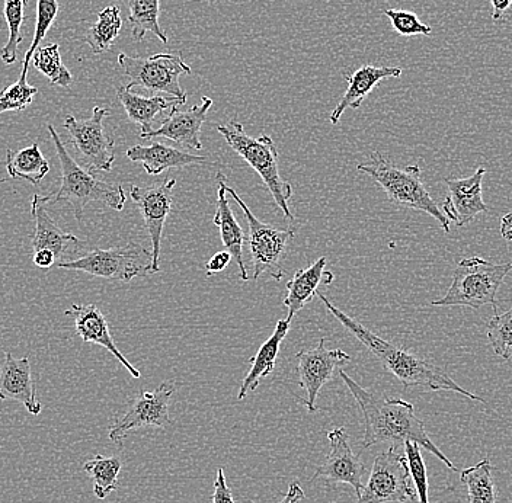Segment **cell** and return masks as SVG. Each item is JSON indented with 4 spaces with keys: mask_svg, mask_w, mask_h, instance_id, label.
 I'll use <instances>...</instances> for the list:
<instances>
[{
    "mask_svg": "<svg viewBox=\"0 0 512 503\" xmlns=\"http://www.w3.org/2000/svg\"><path fill=\"white\" fill-rule=\"evenodd\" d=\"M6 171L11 179H24L32 185H40L50 172V163L44 158L38 143H34L16 153L8 150Z\"/></svg>",
    "mask_w": 512,
    "mask_h": 503,
    "instance_id": "4316f807",
    "label": "cell"
},
{
    "mask_svg": "<svg viewBox=\"0 0 512 503\" xmlns=\"http://www.w3.org/2000/svg\"><path fill=\"white\" fill-rule=\"evenodd\" d=\"M339 377L344 380L345 386L363 413L366 428L361 450H368L383 442H392L399 447L406 441H412L428 453L434 454L448 469L457 472L456 466L448 460L446 454L431 441L424 422L415 415L412 403L402 399H384L379 394L371 393L352 380L344 370L339 371Z\"/></svg>",
    "mask_w": 512,
    "mask_h": 503,
    "instance_id": "6da1fadb",
    "label": "cell"
},
{
    "mask_svg": "<svg viewBox=\"0 0 512 503\" xmlns=\"http://www.w3.org/2000/svg\"><path fill=\"white\" fill-rule=\"evenodd\" d=\"M57 267L82 271L94 277L130 283L136 277L152 274L153 256L136 242L111 249H95L73 261L57 262Z\"/></svg>",
    "mask_w": 512,
    "mask_h": 503,
    "instance_id": "52a82bcc",
    "label": "cell"
},
{
    "mask_svg": "<svg viewBox=\"0 0 512 503\" xmlns=\"http://www.w3.org/2000/svg\"><path fill=\"white\" fill-rule=\"evenodd\" d=\"M328 440L331 451L325 463L316 470L312 482L316 479H325L331 485H350L355 490L357 498H360L361 490L364 488L363 476L366 466L352 451L347 431L338 426L328 432Z\"/></svg>",
    "mask_w": 512,
    "mask_h": 503,
    "instance_id": "9a60e30c",
    "label": "cell"
},
{
    "mask_svg": "<svg viewBox=\"0 0 512 503\" xmlns=\"http://www.w3.org/2000/svg\"><path fill=\"white\" fill-rule=\"evenodd\" d=\"M35 69L50 80L51 85L70 88L73 83L72 73L64 66L60 46L57 43L38 47L32 56Z\"/></svg>",
    "mask_w": 512,
    "mask_h": 503,
    "instance_id": "1f68e13d",
    "label": "cell"
},
{
    "mask_svg": "<svg viewBox=\"0 0 512 503\" xmlns=\"http://www.w3.org/2000/svg\"><path fill=\"white\" fill-rule=\"evenodd\" d=\"M211 107H213V99L203 96L200 104L194 105L191 110L182 112L179 111V107L171 108V112L163 118L159 128H153L149 133L140 134V137L144 140H171L181 147L201 150L203 143L200 140V131L203 124L206 123Z\"/></svg>",
    "mask_w": 512,
    "mask_h": 503,
    "instance_id": "2e32d148",
    "label": "cell"
},
{
    "mask_svg": "<svg viewBox=\"0 0 512 503\" xmlns=\"http://www.w3.org/2000/svg\"><path fill=\"white\" fill-rule=\"evenodd\" d=\"M501 236L512 242V210L501 219Z\"/></svg>",
    "mask_w": 512,
    "mask_h": 503,
    "instance_id": "ee69618b",
    "label": "cell"
},
{
    "mask_svg": "<svg viewBox=\"0 0 512 503\" xmlns=\"http://www.w3.org/2000/svg\"><path fill=\"white\" fill-rule=\"evenodd\" d=\"M408 460L400 453L398 445L374 458L373 469L367 485L361 490L357 503H406L416 498L415 489L409 483Z\"/></svg>",
    "mask_w": 512,
    "mask_h": 503,
    "instance_id": "8fae6325",
    "label": "cell"
},
{
    "mask_svg": "<svg viewBox=\"0 0 512 503\" xmlns=\"http://www.w3.org/2000/svg\"><path fill=\"white\" fill-rule=\"evenodd\" d=\"M460 482L467 489L469 503H496L498 493L494 480V466L489 458L460 472Z\"/></svg>",
    "mask_w": 512,
    "mask_h": 503,
    "instance_id": "f1b7e54d",
    "label": "cell"
},
{
    "mask_svg": "<svg viewBox=\"0 0 512 503\" xmlns=\"http://www.w3.org/2000/svg\"><path fill=\"white\" fill-rule=\"evenodd\" d=\"M486 335L496 357L512 358V309L496 315L486 323Z\"/></svg>",
    "mask_w": 512,
    "mask_h": 503,
    "instance_id": "e575fe53",
    "label": "cell"
},
{
    "mask_svg": "<svg viewBox=\"0 0 512 503\" xmlns=\"http://www.w3.org/2000/svg\"><path fill=\"white\" fill-rule=\"evenodd\" d=\"M325 344L326 339L322 338L315 348L302 349L296 355L299 361L296 368L297 377L300 387L307 394L306 400L300 399V402L306 405L310 413L318 410L316 400L322 387L334 380L335 374H339V371L351 362L347 352L338 348L328 349Z\"/></svg>",
    "mask_w": 512,
    "mask_h": 503,
    "instance_id": "4fadbf2b",
    "label": "cell"
},
{
    "mask_svg": "<svg viewBox=\"0 0 512 503\" xmlns=\"http://www.w3.org/2000/svg\"><path fill=\"white\" fill-rule=\"evenodd\" d=\"M511 271L512 264H492L480 256L462 259L454 269L453 283L446 296L431 304L438 307H470L473 310L489 304L496 315L499 287Z\"/></svg>",
    "mask_w": 512,
    "mask_h": 503,
    "instance_id": "8992f818",
    "label": "cell"
},
{
    "mask_svg": "<svg viewBox=\"0 0 512 503\" xmlns=\"http://www.w3.org/2000/svg\"><path fill=\"white\" fill-rule=\"evenodd\" d=\"M64 315L73 317L75 320L76 333L85 344H96L107 349L112 354V357L117 358L124 368L131 374L133 378L142 377V373L134 367L131 362H128L124 357L123 352L118 349L112 338L110 325L107 319L102 315L101 310L95 304H73L69 310L64 312Z\"/></svg>",
    "mask_w": 512,
    "mask_h": 503,
    "instance_id": "ac0fdd59",
    "label": "cell"
},
{
    "mask_svg": "<svg viewBox=\"0 0 512 503\" xmlns=\"http://www.w3.org/2000/svg\"><path fill=\"white\" fill-rule=\"evenodd\" d=\"M406 503H419L418 498L411 499V501H408Z\"/></svg>",
    "mask_w": 512,
    "mask_h": 503,
    "instance_id": "f6af8a7d",
    "label": "cell"
},
{
    "mask_svg": "<svg viewBox=\"0 0 512 503\" xmlns=\"http://www.w3.org/2000/svg\"><path fill=\"white\" fill-rule=\"evenodd\" d=\"M213 503H236L232 489L227 486L224 470H217L216 482H214Z\"/></svg>",
    "mask_w": 512,
    "mask_h": 503,
    "instance_id": "f35d334b",
    "label": "cell"
},
{
    "mask_svg": "<svg viewBox=\"0 0 512 503\" xmlns=\"http://www.w3.org/2000/svg\"><path fill=\"white\" fill-rule=\"evenodd\" d=\"M57 14H59V2L57 0H37V24H35L34 40H32L31 46L25 54L21 78H27L32 56H34L40 44L43 43L47 32L53 27Z\"/></svg>",
    "mask_w": 512,
    "mask_h": 503,
    "instance_id": "836d02e7",
    "label": "cell"
},
{
    "mask_svg": "<svg viewBox=\"0 0 512 503\" xmlns=\"http://www.w3.org/2000/svg\"><path fill=\"white\" fill-rule=\"evenodd\" d=\"M48 200L46 195L35 194L32 197L31 211L35 220V232L32 236V252L47 249L56 256L57 262L62 261V256L70 246L76 249L80 246L78 237L72 233L63 232L56 221L51 219L47 211Z\"/></svg>",
    "mask_w": 512,
    "mask_h": 503,
    "instance_id": "603a6c76",
    "label": "cell"
},
{
    "mask_svg": "<svg viewBox=\"0 0 512 503\" xmlns=\"http://www.w3.org/2000/svg\"><path fill=\"white\" fill-rule=\"evenodd\" d=\"M326 262L328 259L326 256H322L309 268L297 271L294 277L288 281L287 296L283 304L288 312L287 320L290 322L306 304L315 299L320 284L329 285L334 280V274L325 271Z\"/></svg>",
    "mask_w": 512,
    "mask_h": 503,
    "instance_id": "cb8c5ba5",
    "label": "cell"
},
{
    "mask_svg": "<svg viewBox=\"0 0 512 503\" xmlns=\"http://www.w3.org/2000/svg\"><path fill=\"white\" fill-rule=\"evenodd\" d=\"M304 499V490L302 486H300L299 482L291 483L290 488H288L287 495L284 496L283 501L280 503H300ZM246 503H254L252 501H246Z\"/></svg>",
    "mask_w": 512,
    "mask_h": 503,
    "instance_id": "b9f144b4",
    "label": "cell"
},
{
    "mask_svg": "<svg viewBox=\"0 0 512 503\" xmlns=\"http://www.w3.org/2000/svg\"><path fill=\"white\" fill-rule=\"evenodd\" d=\"M226 191L242 208L246 221H248V243L249 249H251L252 264H254L252 280L258 281L262 274L268 272L272 280L281 281V278L284 277V269L281 264L287 259L291 240L294 239V230L277 229L271 224L262 223L252 214L245 201L236 194L235 189L226 185Z\"/></svg>",
    "mask_w": 512,
    "mask_h": 503,
    "instance_id": "ba28073f",
    "label": "cell"
},
{
    "mask_svg": "<svg viewBox=\"0 0 512 503\" xmlns=\"http://www.w3.org/2000/svg\"><path fill=\"white\" fill-rule=\"evenodd\" d=\"M117 98L126 111L131 123L142 127L140 134L149 133L153 130L155 118L169 108L181 107L187 99L176 98V96H146L134 94L127 86H120L117 89Z\"/></svg>",
    "mask_w": 512,
    "mask_h": 503,
    "instance_id": "d4e9b609",
    "label": "cell"
},
{
    "mask_svg": "<svg viewBox=\"0 0 512 503\" xmlns=\"http://www.w3.org/2000/svg\"><path fill=\"white\" fill-rule=\"evenodd\" d=\"M383 14L390 19L393 30L403 37H414V35H431L430 25L422 24L414 12L400 11V9H384Z\"/></svg>",
    "mask_w": 512,
    "mask_h": 503,
    "instance_id": "74e56055",
    "label": "cell"
},
{
    "mask_svg": "<svg viewBox=\"0 0 512 503\" xmlns=\"http://www.w3.org/2000/svg\"><path fill=\"white\" fill-rule=\"evenodd\" d=\"M56 256L51 251H47V249H41V251L34 252V256H32V262H34L35 267L48 269L53 267L56 264Z\"/></svg>",
    "mask_w": 512,
    "mask_h": 503,
    "instance_id": "60d3db41",
    "label": "cell"
},
{
    "mask_svg": "<svg viewBox=\"0 0 512 503\" xmlns=\"http://www.w3.org/2000/svg\"><path fill=\"white\" fill-rule=\"evenodd\" d=\"M403 453L408 460L409 473L415 483L416 498L419 503H430L428 498V476L424 458H422L421 447L416 442L406 441L403 444Z\"/></svg>",
    "mask_w": 512,
    "mask_h": 503,
    "instance_id": "8d00e7d4",
    "label": "cell"
},
{
    "mask_svg": "<svg viewBox=\"0 0 512 503\" xmlns=\"http://www.w3.org/2000/svg\"><path fill=\"white\" fill-rule=\"evenodd\" d=\"M485 166H479L469 178H447L448 194L443 203V213L457 227L472 223L480 213H488L489 207L483 201V178Z\"/></svg>",
    "mask_w": 512,
    "mask_h": 503,
    "instance_id": "e0dca14e",
    "label": "cell"
},
{
    "mask_svg": "<svg viewBox=\"0 0 512 503\" xmlns=\"http://www.w3.org/2000/svg\"><path fill=\"white\" fill-rule=\"evenodd\" d=\"M174 178L166 179L163 184L155 187H137L131 185L130 197L142 214L147 233L152 240L153 267L152 274L160 271V245H162L163 229L174 204Z\"/></svg>",
    "mask_w": 512,
    "mask_h": 503,
    "instance_id": "5bb4252c",
    "label": "cell"
},
{
    "mask_svg": "<svg viewBox=\"0 0 512 503\" xmlns=\"http://www.w3.org/2000/svg\"><path fill=\"white\" fill-rule=\"evenodd\" d=\"M492 5V19L494 21H501L504 18L505 12L511 8L512 0H489Z\"/></svg>",
    "mask_w": 512,
    "mask_h": 503,
    "instance_id": "7bdbcfd3",
    "label": "cell"
},
{
    "mask_svg": "<svg viewBox=\"0 0 512 503\" xmlns=\"http://www.w3.org/2000/svg\"><path fill=\"white\" fill-rule=\"evenodd\" d=\"M403 70L398 66H373V64H364L360 69L355 70L351 75H345V80L348 82L347 91L342 96L339 104L336 105L335 110L329 115L331 124H336L341 121L342 115L352 108L358 110L363 104L364 99L379 86L382 80L387 78H400Z\"/></svg>",
    "mask_w": 512,
    "mask_h": 503,
    "instance_id": "ffe728a7",
    "label": "cell"
},
{
    "mask_svg": "<svg viewBox=\"0 0 512 503\" xmlns=\"http://www.w3.org/2000/svg\"><path fill=\"white\" fill-rule=\"evenodd\" d=\"M47 130L50 133L51 140H53L54 147H56L60 168H62L60 188L46 195L48 204L66 201V203L72 205L76 220L79 223L82 221L83 210L92 201L108 205L115 211H123L127 201L124 188L121 185L101 181V179L94 176V173L79 166L78 162L67 152L66 146H64L54 127L47 126Z\"/></svg>",
    "mask_w": 512,
    "mask_h": 503,
    "instance_id": "3957f363",
    "label": "cell"
},
{
    "mask_svg": "<svg viewBox=\"0 0 512 503\" xmlns=\"http://www.w3.org/2000/svg\"><path fill=\"white\" fill-rule=\"evenodd\" d=\"M232 259V255H230L226 249L222 252L216 253L214 256H211L206 264L207 275L219 274V272L224 271V269L229 267Z\"/></svg>",
    "mask_w": 512,
    "mask_h": 503,
    "instance_id": "ab89813d",
    "label": "cell"
},
{
    "mask_svg": "<svg viewBox=\"0 0 512 503\" xmlns=\"http://www.w3.org/2000/svg\"><path fill=\"white\" fill-rule=\"evenodd\" d=\"M0 400L21 403L30 415H40L43 406L37 399L30 358L16 360L11 352H5L0 367Z\"/></svg>",
    "mask_w": 512,
    "mask_h": 503,
    "instance_id": "d6986e66",
    "label": "cell"
},
{
    "mask_svg": "<svg viewBox=\"0 0 512 503\" xmlns=\"http://www.w3.org/2000/svg\"><path fill=\"white\" fill-rule=\"evenodd\" d=\"M216 128L226 143L232 147L233 152L261 176L262 182L271 192L275 204L283 211L286 219L293 221L294 214L291 213L288 205V201L293 198V187L281 178L280 166H278L280 152L274 140L267 134L259 137L248 136L245 128L236 120H230L229 123L220 124Z\"/></svg>",
    "mask_w": 512,
    "mask_h": 503,
    "instance_id": "5b68a950",
    "label": "cell"
},
{
    "mask_svg": "<svg viewBox=\"0 0 512 503\" xmlns=\"http://www.w3.org/2000/svg\"><path fill=\"white\" fill-rule=\"evenodd\" d=\"M357 171L373 178L393 204L427 213L438 221L444 232L450 233V220L422 184L421 168L418 165L399 168L384 158L382 153L373 152L367 162L357 166Z\"/></svg>",
    "mask_w": 512,
    "mask_h": 503,
    "instance_id": "277c9868",
    "label": "cell"
},
{
    "mask_svg": "<svg viewBox=\"0 0 512 503\" xmlns=\"http://www.w3.org/2000/svg\"><path fill=\"white\" fill-rule=\"evenodd\" d=\"M216 182L219 188H217V208L213 223L219 227L224 249L232 255V258L238 264L240 280L249 281L251 278H249L245 261H243V245H245L248 236L243 232L242 226L236 220L235 213H233L232 207L227 201V176L223 172H217Z\"/></svg>",
    "mask_w": 512,
    "mask_h": 503,
    "instance_id": "44dd1931",
    "label": "cell"
},
{
    "mask_svg": "<svg viewBox=\"0 0 512 503\" xmlns=\"http://www.w3.org/2000/svg\"><path fill=\"white\" fill-rule=\"evenodd\" d=\"M28 0H5L3 3V15L8 24V43L0 48V59L3 63L14 64L18 59V47L22 43L21 27L25 21L24 9L27 8Z\"/></svg>",
    "mask_w": 512,
    "mask_h": 503,
    "instance_id": "d6a6232c",
    "label": "cell"
},
{
    "mask_svg": "<svg viewBox=\"0 0 512 503\" xmlns=\"http://www.w3.org/2000/svg\"><path fill=\"white\" fill-rule=\"evenodd\" d=\"M290 326V320H278L274 333L262 344L255 357L249 358L252 365L251 371L240 386L238 400H243L249 393L255 392L262 378L270 376L274 371L281 344L286 339Z\"/></svg>",
    "mask_w": 512,
    "mask_h": 503,
    "instance_id": "484cf974",
    "label": "cell"
},
{
    "mask_svg": "<svg viewBox=\"0 0 512 503\" xmlns=\"http://www.w3.org/2000/svg\"><path fill=\"white\" fill-rule=\"evenodd\" d=\"M323 306L329 313L358 339L374 357L377 358L384 367V370L393 374L405 389L409 387H424V389L432 390V392H454L462 394L467 399L475 400V402L486 403L485 399L476 396V394L467 392L462 386L456 383L450 374L438 365L432 364L431 361L424 358L416 357L415 354L399 348V346L390 344L386 339L380 338L379 335L368 331L363 323L358 322L354 317L348 316L341 309L335 306L325 294H316Z\"/></svg>",
    "mask_w": 512,
    "mask_h": 503,
    "instance_id": "7a4b0ae2",
    "label": "cell"
},
{
    "mask_svg": "<svg viewBox=\"0 0 512 503\" xmlns=\"http://www.w3.org/2000/svg\"><path fill=\"white\" fill-rule=\"evenodd\" d=\"M108 108L95 107L91 118L76 120L73 115L64 118L63 127L69 133L70 143L78 152L86 171L111 172L115 162V142L105 131V118L110 117Z\"/></svg>",
    "mask_w": 512,
    "mask_h": 503,
    "instance_id": "30bf717a",
    "label": "cell"
},
{
    "mask_svg": "<svg viewBox=\"0 0 512 503\" xmlns=\"http://www.w3.org/2000/svg\"><path fill=\"white\" fill-rule=\"evenodd\" d=\"M121 469H123L121 458L105 457L102 454H96L92 460L83 464L85 473L94 480V493L98 499H105L118 489V476Z\"/></svg>",
    "mask_w": 512,
    "mask_h": 503,
    "instance_id": "4dcf8cb0",
    "label": "cell"
},
{
    "mask_svg": "<svg viewBox=\"0 0 512 503\" xmlns=\"http://www.w3.org/2000/svg\"><path fill=\"white\" fill-rule=\"evenodd\" d=\"M118 64L124 75L130 79L127 88L147 89L150 92H163L168 96L187 99L179 79L191 75V67L179 54L160 53L150 57H133L126 53L118 54Z\"/></svg>",
    "mask_w": 512,
    "mask_h": 503,
    "instance_id": "9c48e42d",
    "label": "cell"
},
{
    "mask_svg": "<svg viewBox=\"0 0 512 503\" xmlns=\"http://www.w3.org/2000/svg\"><path fill=\"white\" fill-rule=\"evenodd\" d=\"M160 0H128V24L136 41L144 40L152 32L160 43H168V35L159 24Z\"/></svg>",
    "mask_w": 512,
    "mask_h": 503,
    "instance_id": "83f0119b",
    "label": "cell"
},
{
    "mask_svg": "<svg viewBox=\"0 0 512 503\" xmlns=\"http://www.w3.org/2000/svg\"><path fill=\"white\" fill-rule=\"evenodd\" d=\"M38 89L28 83L27 78L19 76L18 82L6 86L0 92V114L3 112L25 111L31 104Z\"/></svg>",
    "mask_w": 512,
    "mask_h": 503,
    "instance_id": "d590c367",
    "label": "cell"
},
{
    "mask_svg": "<svg viewBox=\"0 0 512 503\" xmlns=\"http://www.w3.org/2000/svg\"><path fill=\"white\" fill-rule=\"evenodd\" d=\"M176 389L172 381H163L155 392L142 390L128 406L127 412L115 421L108 432V438L114 444L121 445L130 432L144 426L168 428L172 424L169 416L171 397Z\"/></svg>",
    "mask_w": 512,
    "mask_h": 503,
    "instance_id": "7c38bea8",
    "label": "cell"
},
{
    "mask_svg": "<svg viewBox=\"0 0 512 503\" xmlns=\"http://www.w3.org/2000/svg\"><path fill=\"white\" fill-rule=\"evenodd\" d=\"M126 156L131 162L142 163L147 175L152 176H158L160 173L174 168L210 165L208 156L192 155V153L162 143H152L150 146L136 144L127 150Z\"/></svg>",
    "mask_w": 512,
    "mask_h": 503,
    "instance_id": "7402d4cb",
    "label": "cell"
},
{
    "mask_svg": "<svg viewBox=\"0 0 512 503\" xmlns=\"http://www.w3.org/2000/svg\"><path fill=\"white\" fill-rule=\"evenodd\" d=\"M121 28H123V19H121L120 8L112 5L102 9L95 24L85 35V41L91 47L92 53L102 54L111 50L120 35Z\"/></svg>",
    "mask_w": 512,
    "mask_h": 503,
    "instance_id": "f546056e",
    "label": "cell"
}]
</instances>
